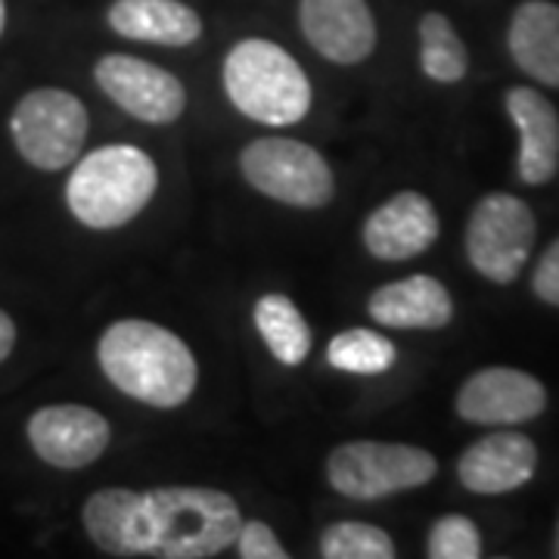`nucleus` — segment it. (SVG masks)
<instances>
[{
  "mask_svg": "<svg viewBox=\"0 0 559 559\" xmlns=\"http://www.w3.org/2000/svg\"><path fill=\"white\" fill-rule=\"evenodd\" d=\"M538 448L535 441L513 429H498L473 441L457 460V479L473 495H510L535 479Z\"/></svg>",
  "mask_w": 559,
  "mask_h": 559,
  "instance_id": "obj_14",
  "label": "nucleus"
},
{
  "mask_svg": "<svg viewBox=\"0 0 559 559\" xmlns=\"http://www.w3.org/2000/svg\"><path fill=\"white\" fill-rule=\"evenodd\" d=\"M510 57L528 79L559 91V7L550 0H525L507 32Z\"/></svg>",
  "mask_w": 559,
  "mask_h": 559,
  "instance_id": "obj_18",
  "label": "nucleus"
},
{
  "mask_svg": "<svg viewBox=\"0 0 559 559\" xmlns=\"http://www.w3.org/2000/svg\"><path fill=\"white\" fill-rule=\"evenodd\" d=\"M419 69L429 81L457 84L469 72V53L448 16L426 13L419 20Z\"/></svg>",
  "mask_w": 559,
  "mask_h": 559,
  "instance_id": "obj_20",
  "label": "nucleus"
},
{
  "mask_svg": "<svg viewBox=\"0 0 559 559\" xmlns=\"http://www.w3.org/2000/svg\"><path fill=\"white\" fill-rule=\"evenodd\" d=\"M234 547L242 559H289V550L280 544L274 528L261 520H242Z\"/></svg>",
  "mask_w": 559,
  "mask_h": 559,
  "instance_id": "obj_24",
  "label": "nucleus"
},
{
  "mask_svg": "<svg viewBox=\"0 0 559 559\" xmlns=\"http://www.w3.org/2000/svg\"><path fill=\"white\" fill-rule=\"evenodd\" d=\"M81 525L106 557L212 559L234 547L242 513L227 491L205 485H109L84 500Z\"/></svg>",
  "mask_w": 559,
  "mask_h": 559,
  "instance_id": "obj_1",
  "label": "nucleus"
},
{
  "mask_svg": "<svg viewBox=\"0 0 559 559\" xmlns=\"http://www.w3.org/2000/svg\"><path fill=\"white\" fill-rule=\"evenodd\" d=\"M507 116L520 131V180L540 187L559 171V112L535 87L516 84L503 97Z\"/></svg>",
  "mask_w": 559,
  "mask_h": 559,
  "instance_id": "obj_15",
  "label": "nucleus"
},
{
  "mask_svg": "<svg viewBox=\"0 0 559 559\" xmlns=\"http://www.w3.org/2000/svg\"><path fill=\"white\" fill-rule=\"evenodd\" d=\"M454 407L476 426H520L547 411V389L516 367H481L460 385Z\"/></svg>",
  "mask_w": 559,
  "mask_h": 559,
  "instance_id": "obj_11",
  "label": "nucleus"
},
{
  "mask_svg": "<svg viewBox=\"0 0 559 559\" xmlns=\"http://www.w3.org/2000/svg\"><path fill=\"white\" fill-rule=\"evenodd\" d=\"M156 190L159 168L153 156L131 143H109L75 159L66 205L91 230H119L153 202Z\"/></svg>",
  "mask_w": 559,
  "mask_h": 559,
  "instance_id": "obj_3",
  "label": "nucleus"
},
{
  "mask_svg": "<svg viewBox=\"0 0 559 559\" xmlns=\"http://www.w3.org/2000/svg\"><path fill=\"white\" fill-rule=\"evenodd\" d=\"M3 25H7V3L0 0V35H3Z\"/></svg>",
  "mask_w": 559,
  "mask_h": 559,
  "instance_id": "obj_27",
  "label": "nucleus"
},
{
  "mask_svg": "<svg viewBox=\"0 0 559 559\" xmlns=\"http://www.w3.org/2000/svg\"><path fill=\"white\" fill-rule=\"evenodd\" d=\"M323 469L342 498L382 500L429 485L439 476V460L419 444L355 439L336 444Z\"/></svg>",
  "mask_w": 559,
  "mask_h": 559,
  "instance_id": "obj_5",
  "label": "nucleus"
},
{
  "mask_svg": "<svg viewBox=\"0 0 559 559\" xmlns=\"http://www.w3.org/2000/svg\"><path fill=\"white\" fill-rule=\"evenodd\" d=\"M94 81L109 100L143 124H171L187 109V87L156 62L106 53L94 66Z\"/></svg>",
  "mask_w": 559,
  "mask_h": 559,
  "instance_id": "obj_9",
  "label": "nucleus"
},
{
  "mask_svg": "<svg viewBox=\"0 0 559 559\" xmlns=\"http://www.w3.org/2000/svg\"><path fill=\"white\" fill-rule=\"evenodd\" d=\"M221 84L246 119L289 128L308 119L314 91L299 60L267 38H246L224 57Z\"/></svg>",
  "mask_w": 559,
  "mask_h": 559,
  "instance_id": "obj_4",
  "label": "nucleus"
},
{
  "mask_svg": "<svg viewBox=\"0 0 559 559\" xmlns=\"http://www.w3.org/2000/svg\"><path fill=\"white\" fill-rule=\"evenodd\" d=\"M32 451L53 469H84L112 441L109 419L84 404H47L25 423Z\"/></svg>",
  "mask_w": 559,
  "mask_h": 559,
  "instance_id": "obj_10",
  "label": "nucleus"
},
{
  "mask_svg": "<svg viewBox=\"0 0 559 559\" xmlns=\"http://www.w3.org/2000/svg\"><path fill=\"white\" fill-rule=\"evenodd\" d=\"M240 171L252 190L280 205L323 209L336 197L330 162L301 140L259 138L246 143L240 153Z\"/></svg>",
  "mask_w": 559,
  "mask_h": 559,
  "instance_id": "obj_6",
  "label": "nucleus"
},
{
  "mask_svg": "<svg viewBox=\"0 0 559 559\" xmlns=\"http://www.w3.org/2000/svg\"><path fill=\"white\" fill-rule=\"evenodd\" d=\"M439 230V212L432 200L417 190H401L367 215L360 240L373 259L411 261L436 246Z\"/></svg>",
  "mask_w": 559,
  "mask_h": 559,
  "instance_id": "obj_12",
  "label": "nucleus"
},
{
  "mask_svg": "<svg viewBox=\"0 0 559 559\" xmlns=\"http://www.w3.org/2000/svg\"><path fill=\"white\" fill-rule=\"evenodd\" d=\"M538 237L535 212L513 193H488L466 221V259L491 283H513L532 259Z\"/></svg>",
  "mask_w": 559,
  "mask_h": 559,
  "instance_id": "obj_8",
  "label": "nucleus"
},
{
  "mask_svg": "<svg viewBox=\"0 0 559 559\" xmlns=\"http://www.w3.org/2000/svg\"><path fill=\"white\" fill-rule=\"evenodd\" d=\"M305 40L323 60L358 66L377 50V20L367 0H299Z\"/></svg>",
  "mask_w": 559,
  "mask_h": 559,
  "instance_id": "obj_13",
  "label": "nucleus"
},
{
  "mask_svg": "<svg viewBox=\"0 0 559 559\" xmlns=\"http://www.w3.org/2000/svg\"><path fill=\"white\" fill-rule=\"evenodd\" d=\"M252 320H255V330L267 345V352L283 367H299L311 355V345H314L311 326L299 311V305L289 296H283V293L261 296L252 308Z\"/></svg>",
  "mask_w": 559,
  "mask_h": 559,
  "instance_id": "obj_19",
  "label": "nucleus"
},
{
  "mask_svg": "<svg viewBox=\"0 0 559 559\" xmlns=\"http://www.w3.org/2000/svg\"><path fill=\"white\" fill-rule=\"evenodd\" d=\"M532 293L538 296L544 305H554L559 308V240H554L544 255L535 264V274H532Z\"/></svg>",
  "mask_w": 559,
  "mask_h": 559,
  "instance_id": "obj_25",
  "label": "nucleus"
},
{
  "mask_svg": "<svg viewBox=\"0 0 559 559\" xmlns=\"http://www.w3.org/2000/svg\"><path fill=\"white\" fill-rule=\"evenodd\" d=\"M87 131V106L62 87L28 91L10 116V134L20 156L38 171H62L75 165Z\"/></svg>",
  "mask_w": 559,
  "mask_h": 559,
  "instance_id": "obj_7",
  "label": "nucleus"
},
{
  "mask_svg": "<svg viewBox=\"0 0 559 559\" xmlns=\"http://www.w3.org/2000/svg\"><path fill=\"white\" fill-rule=\"evenodd\" d=\"M106 22L119 38L140 44L190 47L202 38L200 13L183 0H116Z\"/></svg>",
  "mask_w": 559,
  "mask_h": 559,
  "instance_id": "obj_17",
  "label": "nucleus"
},
{
  "mask_svg": "<svg viewBox=\"0 0 559 559\" xmlns=\"http://www.w3.org/2000/svg\"><path fill=\"white\" fill-rule=\"evenodd\" d=\"M13 345H16V323L7 311H0V364L10 358Z\"/></svg>",
  "mask_w": 559,
  "mask_h": 559,
  "instance_id": "obj_26",
  "label": "nucleus"
},
{
  "mask_svg": "<svg viewBox=\"0 0 559 559\" xmlns=\"http://www.w3.org/2000/svg\"><path fill=\"white\" fill-rule=\"evenodd\" d=\"M399 360V348L389 336L367 326H352L336 333L326 345V364L342 373H358V377H380L392 370Z\"/></svg>",
  "mask_w": 559,
  "mask_h": 559,
  "instance_id": "obj_21",
  "label": "nucleus"
},
{
  "mask_svg": "<svg viewBox=\"0 0 559 559\" xmlns=\"http://www.w3.org/2000/svg\"><path fill=\"white\" fill-rule=\"evenodd\" d=\"M97 364L121 395L159 411L187 404L200 385V364L190 345L153 320L109 323L97 342Z\"/></svg>",
  "mask_w": 559,
  "mask_h": 559,
  "instance_id": "obj_2",
  "label": "nucleus"
},
{
  "mask_svg": "<svg viewBox=\"0 0 559 559\" xmlns=\"http://www.w3.org/2000/svg\"><path fill=\"white\" fill-rule=\"evenodd\" d=\"M429 559H479L481 557V532L476 522L463 513L439 516L429 528L426 538Z\"/></svg>",
  "mask_w": 559,
  "mask_h": 559,
  "instance_id": "obj_23",
  "label": "nucleus"
},
{
  "mask_svg": "<svg viewBox=\"0 0 559 559\" xmlns=\"http://www.w3.org/2000/svg\"><path fill=\"white\" fill-rule=\"evenodd\" d=\"M367 314L392 330H444L454 318V299L441 280L414 274L373 289Z\"/></svg>",
  "mask_w": 559,
  "mask_h": 559,
  "instance_id": "obj_16",
  "label": "nucleus"
},
{
  "mask_svg": "<svg viewBox=\"0 0 559 559\" xmlns=\"http://www.w3.org/2000/svg\"><path fill=\"white\" fill-rule=\"evenodd\" d=\"M320 557L326 559H395L392 535L370 522L342 520L320 532Z\"/></svg>",
  "mask_w": 559,
  "mask_h": 559,
  "instance_id": "obj_22",
  "label": "nucleus"
},
{
  "mask_svg": "<svg viewBox=\"0 0 559 559\" xmlns=\"http://www.w3.org/2000/svg\"><path fill=\"white\" fill-rule=\"evenodd\" d=\"M554 557L559 559V520H557V532H554Z\"/></svg>",
  "mask_w": 559,
  "mask_h": 559,
  "instance_id": "obj_28",
  "label": "nucleus"
}]
</instances>
